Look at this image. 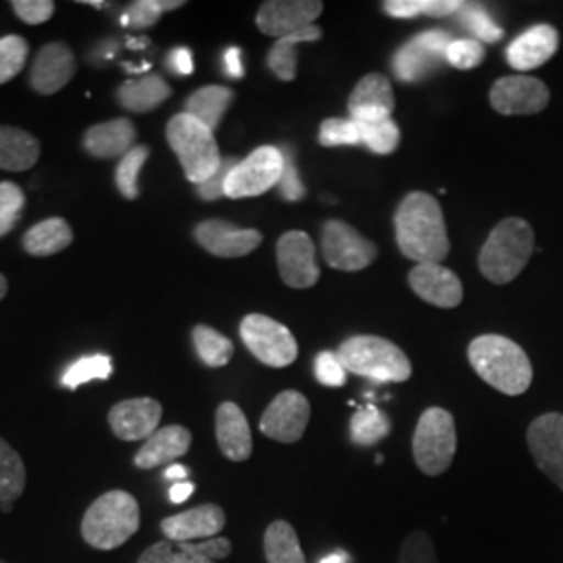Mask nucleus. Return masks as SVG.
Here are the masks:
<instances>
[{"label":"nucleus","instance_id":"nucleus-8","mask_svg":"<svg viewBox=\"0 0 563 563\" xmlns=\"http://www.w3.org/2000/svg\"><path fill=\"white\" fill-rule=\"evenodd\" d=\"M241 339L244 346L269 367H286L299 355L292 332L262 313H251L242 320Z\"/></svg>","mask_w":563,"mask_h":563},{"label":"nucleus","instance_id":"nucleus-46","mask_svg":"<svg viewBox=\"0 0 563 563\" xmlns=\"http://www.w3.org/2000/svg\"><path fill=\"white\" fill-rule=\"evenodd\" d=\"M484 60L483 42L474 38H462V41L451 42L446 51V63L453 65L455 69H474Z\"/></svg>","mask_w":563,"mask_h":563},{"label":"nucleus","instance_id":"nucleus-39","mask_svg":"<svg viewBox=\"0 0 563 563\" xmlns=\"http://www.w3.org/2000/svg\"><path fill=\"white\" fill-rule=\"evenodd\" d=\"M360 125V139L365 148H369L376 155H390L397 151L401 142L399 125L393 120L380 123H357Z\"/></svg>","mask_w":563,"mask_h":563},{"label":"nucleus","instance_id":"nucleus-40","mask_svg":"<svg viewBox=\"0 0 563 563\" xmlns=\"http://www.w3.org/2000/svg\"><path fill=\"white\" fill-rule=\"evenodd\" d=\"M181 4H184L181 0H136L123 11L121 23L141 27V30L153 27L157 21L162 20L165 11L180 9Z\"/></svg>","mask_w":563,"mask_h":563},{"label":"nucleus","instance_id":"nucleus-57","mask_svg":"<svg viewBox=\"0 0 563 563\" xmlns=\"http://www.w3.org/2000/svg\"><path fill=\"white\" fill-rule=\"evenodd\" d=\"M349 562V555L344 551H334L330 555H325L320 560V563H346Z\"/></svg>","mask_w":563,"mask_h":563},{"label":"nucleus","instance_id":"nucleus-34","mask_svg":"<svg viewBox=\"0 0 563 563\" xmlns=\"http://www.w3.org/2000/svg\"><path fill=\"white\" fill-rule=\"evenodd\" d=\"M462 0H388L384 2V11L397 20H411L418 15L428 18H446L462 9Z\"/></svg>","mask_w":563,"mask_h":563},{"label":"nucleus","instance_id":"nucleus-20","mask_svg":"<svg viewBox=\"0 0 563 563\" xmlns=\"http://www.w3.org/2000/svg\"><path fill=\"white\" fill-rule=\"evenodd\" d=\"M409 286L420 299L441 309H453L463 299L462 280L441 263H418L409 272Z\"/></svg>","mask_w":563,"mask_h":563},{"label":"nucleus","instance_id":"nucleus-21","mask_svg":"<svg viewBox=\"0 0 563 563\" xmlns=\"http://www.w3.org/2000/svg\"><path fill=\"white\" fill-rule=\"evenodd\" d=\"M393 109V84L383 74H367L349 97V113L355 123H380L390 120Z\"/></svg>","mask_w":563,"mask_h":563},{"label":"nucleus","instance_id":"nucleus-53","mask_svg":"<svg viewBox=\"0 0 563 563\" xmlns=\"http://www.w3.org/2000/svg\"><path fill=\"white\" fill-rule=\"evenodd\" d=\"M165 67L176 76H190L195 71L192 53L186 46H178V48L169 51V55L165 57Z\"/></svg>","mask_w":563,"mask_h":563},{"label":"nucleus","instance_id":"nucleus-48","mask_svg":"<svg viewBox=\"0 0 563 563\" xmlns=\"http://www.w3.org/2000/svg\"><path fill=\"white\" fill-rule=\"evenodd\" d=\"M282 159H284V167H282L280 181H278V190L284 201H301L305 197V186H302L297 165H295V157L290 153V148H280Z\"/></svg>","mask_w":563,"mask_h":563},{"label":"nucleus","instance_id":"nucleus-58","mask_svg":"<svg viewBox=\"0 0 563 563\" xmlns=\"http://www.w3.org/2000/svg\"><path fill=\"white\" fill-rule=\"evenodd\" d=\"M125 69H128V71H132V74H142V71H148V69H151V63H144L142 67H134V65H125Z\"/></svg>","mask_w":563,"mask_h":563},{"label":"nucleus","instance_id":"nucleus-3","mask_svg":"<svg viewBox=\"0 0 563 563\" xmlns=\"http://www.w3.org/2000/svg\"><path fill=\"white\" fill-rule=\"evenodd\" d=\"M139 528V501L125 490H109L88 507L81 520V537L92 549L113 551L128 543Z\"/></svg>","mask_w":563,"mask_h":563},{"label":"nucleus","instance_id":"nucleus-4","mask_svg":"<svg viewBox=\"0 0 563 563\" xmlns=\"http://www.w3.org/2000/svg\"><path fill=\"white\" fill-rule=\"evenodd\" d=\"M534 253V232L530 223L509 218L493 228L481 251V272L493 284H509L520 276Z\"/></svg>","mask_w":563,"mask_h":563},{"label":"nucleus","instance_id":"nucleus-52","mask_svg":"<svg viewBox=\"0 0 563 563\" xmlns=\"http://www.w3.org/2000/svg\"><path fill=\"white\" fill-rule=\"evenodd\" d=\"M413 41L418 42L423 51L434 55L437 59L446 60V51H449L453 38L443 30H428V32L418 34Z\"/></svg>","mask_w":563,"mask_h":563},{"label":"nucleus","instance_id":"nucleus-47","mask_svg":"<svg viewBox=\"0 0 563 563\" xmlns=\"http://www.w3.org/2000/svg\"><path fill=\"white\" fill-rule=\"evenodd\" d=\"M399 563H439L434 543L428 537V532L416 530L402 541Z\"/></svg>","mask_w":563,"mask_h":563},{"label":"nucleus","instance_id":"nucleus-19","mask_svg":"<svg viewBox=\"0 0 563 563\" xmlns=\"http://www.w3.org/2000/svg\"><path fill=\"white\" fill-rule=\"evenodd\" d=\"M225 514L220 505L205 504L169 516L162 522V532L172 543H197L220 537Z\"/></svg>","mask_w":563,"mask_h":563},{"label":"nucleus","instance_id":"nucleus-61","mask_svg":"<svg viewBox=\"0 0 563 563\" xmlns=\"http://www.w3.org/2000/svg\"><path fill=\"white\" fill-rule=\"evenodd\" d=\"M11 507H13V504H2V511H4V514H9V511H11Z\"/></svg>","mask_w":563,"mask_h":563},{"label":"nucleus","instance_id":"nucleus-44","mask_svg":"<svg viewBox=\"0 0 563 563\" xmlns=\"http://www.w3.org/2000/svg\"><path fill=\"white\" fill-rule=\"evenodd\" d=\"M25 195L15 181H0V236L9 234L20 222Z\"/></svg>","mask_w":563,"mask_h":563},{"label":"nucleus","instance_id":"nucleus-50","mask_svg":"<svg viewBox=\"0 0 563 563\" xmlns=\"http://www.w3.org/2000/svg\"><path fill=\"white\" fill-rule=\"evenodd\" d=\"M11 9L21 21L30 25H41L55 15V2L53 0H15L11 2Z\"/></svg>","mask_w":563,"mask_h":563},{"label":"nucleus","instance_id":"nucleus-10","mask_svg":"<svg viewBox=\"0 0 563 563\" xmlns=\"http://www.w3.org/2000/svg\"><path fill=\"white\" fill-rule=\"evenodd\" d=\"M322 253L330 267L341 272H360L374 263L378 249L353 225L330 220L322 230Z\"/></svg>","mask_w":563,"mask_h":563},{"label":"nucleus","instance_id":"nucleus-26","mask_svg":"<svg viewBox=\"0 0 563 563\" xmlns=\"http://www.w3.org/2000/svg\"><path fill=\"white\" fill-rule=\"evenodd\" d=\"M41 157V142L15 125H0V169L27 172Z\"/></svg>","mask_w":563,"mask_h":563},{"label":"nucleus","instance_id":"nucleus-25","mask_svg":"<svg viewBox=\"0 0 563 563\" xmlns=\"http://www.w3.org/2000/svg\"><path fill=\"white\" fill-rule=\"evenodd\" d=\"M192 443V434L184 426L159 428L151 439H146L134 457L139 470H155L165 463L184 457Z\"/></svg>","mask_w":563,"mask_h":563},{"label":"nucleus","instance_id":"nucleus-13","mask_svg":"<svg viewBox=\"0 0 563 563\" xmlns=\"http://www.w3.org/2000/svg\"><path fill=\"white\" fill-rule=\"evenodd\" d=\"M278 269L284 284L292 288H311L320 280V267L316 262V244L309 234L292 230L282 234L278 241Z\"/></svg>","mask_w":563,"mask_h":563},{"label":"nucleus","instance_id":"nucleus-51","mask_svg":"<svg viewBox=\"0 0 563 563\" xmlns=\"http://www.w3.org/2000/svg\"><path fill=\"white\" fill-rule=\"evenodd\" d=\"M236 163L239 162L234 157H225L222 167L209 180L197 186V192H199L202 201H218V199L225 197V181H228V176L232 174V169L236 167Z\"/></svg>","mask_w":563,"mask_h":563},{"label":"nucleus","instance_id":"nucleus-2","mask_svg":"<svg viewBox=\"0 0 563 563\" xmlns=\"http://www.w3.org/2000/svg\"><path fill=\"white\" fill-rule=\"evenodd\" d=\"M467 360L484 383L509 397L523 395L532 384V363L526 351L499 334H484L470 342Z\"/></svg>","mask_w":563,"mask_h":563},{"label":"nucleus","instance_id":"nucleus-1","mask_svg":"<svg viewBox=\"0 0 563 563\" xmlns=\"http://www.w3.org/2000/svg\"><path fill=\"white\" fill-rule=\"evenodd\" d=\"M399 251L418 263H441L449 255L443 209L428 192H409L395 216Z\"/></svg>","mask_w":563,"mask_h":563},{"label":"nucleus","instance_id":"nucleus-14","mask_svg":"<svg viewBox=\"0 0 563 563\" xmlns=\"http://www.w3.org/2000/svg\"><path fill=\"white\" fill-rule=\"evenodd\" d=\"M528 449L549 481L563 490V413H544L530 423Z\"/></svg>","mask_w":563,"mask_h":563},{"label":"nucleus","instance_id":"nucleus-7","mask_svg":"<svg viewBox=\"0 0 563 563\" xmlns=\"http://www.w3.org/2000/svg\"><path fill=\"white\" fill-rule=\"evenodd\" d=\"M457 451L455 420L443 407L426 409L413 432V460L426 476H441Z\"/></svg>","mask_w":563,"mask_h":563},{"label":"nucleus","instance_id":"nucleus-35","mask_svg":"<svg viewBox=\"0 0 563 563\" xmlns=\"http://www.w3.org/2000/svg\"><path fill=\"white\" fill-rule=\"evenodd\" d=\"M192 342L197 349V355L209 367H223L228 365L234 355V344L225 339L218 330L209 325H195Z\"/></svg>","mask_w":563,"mask_h":563},{"label":"nucleus","instance_id":"nucleus-54","mask_svg":"<svg viewBox=\"0 0 563 563\" xmlns=\"http://www.w3.org/2000/svg\"><path fill=\"white\" fill-rule=\"evenodd\" d=\"M223 69H225L228 78H242V76H244L241 48L232 46V48H228V51H225V55H223Z\"/></svg>","mask_w":563,"mask_h":563},{"label":"nucleus","instance_id":"nucleus-9","mask_svg":"<svg viewBox=\"0 0 563 563\" xmlns=\"http://www.w3.org/2000/svg\"><path fill=\"white\" fill-rule=\"evenodd\" d=\"M282 151L278 146H260L246 159L236 163L225 181V197L249 199L278 186L282 176Z\"/></svg>","mask_w":563,"mask_h":563},{"label":"nucleus","instance_id":"nucleus-32","mask_svg":"<svg viewBox=\"0 0 563 563\" xmlns=\"http://www.w3.org/2000/svg\"><path fill=\"white\" fill-rule=\"evenodd\" d=\"M439 65H441V59H437L434 55L423 51L416 41L407 42L405 46H401L393 59V69H395L397 78L407 84L423 80Z\"/></svg>","mask_w":563,"mask_h":563},{"label":"nucleus","instance_id":"nucleus-45","mask_svg":"<svg viewBox=\"0 0 563 563\" xmlns=\"http://www.w3.org/2000/svg\"><path fill=\"white\" fill-rule=\"evenodd\" d=\"M320 144L322 146H357L362 144L360 139V125L353 120H325L320 125Z\"/></svg>","mask_w":563,"mask_h":563},{"label":"nucleus","instance_id":"nucleus-16","mask_svg":"<svg viewBox=\"0 0 563 563\" xmlns=\"http://www.w3.org/2000/svg\"><path fill=\"white\" fill-rule=\"evenodd\" d=\"M195 239L216 257L236 260L253 253L263 242L262 232L253 228H236L223 220H207L195 228Z\"/></svg>","mask_w":563,"mask_h":563},{"label":"nucleus","instance_id":"nucleus-38","mask_svg":"<svg viewBox=\"0 0 563 563\" xmlns=\"http://www.w3.org/2000/svg\"><path fill=\"white\" fill-rule=\"evenodd\" d=\"M111 374H113V363L107 355H90V357H81L78 362L71 363L65 369L60 383L74 390L81 384L107 380Z\"/></svg>","mask_w":563,"mask_h":563},{"label":"nucleus","instance_id":"nucleus-55","mask_svg":"<svg viewBox=\"0 0 563 563\" xmlns=\"http://www.w3.org/2000/svg\"><path fill=\"white\" fill-rule=\"evenodd\" d=\"M195 493V484L192 483H178L169 488V501L172 504H184L190 499V495Z\"/></svg>","mask_w":563,"mask_h":563},{"label":"nucleus","instance_id":"nucleus-12","mask_svg":"<svg viewBox=\"0 0 563 563\" xmlns=\"http://www.w3.org/2000/svg\"><path fill=\"white\" fill-rule=\"evenodd\" d=\"M322 11L323 4L318 0H269L257 11V27L265 36L280 41L313 25Z\"/></svg>","mask_w":563,"mask_h":563},{"label":"nucleus","instance_id":"nucleus-36","mask_svg":"<svg viewBox=\"0 0 563 563\" xmlns=\"http://www.w3.org/2000/svg\"><path fill=\"white\" fill-rule=\"evenodd\" d=\"M390 434V420L374 405L362 407L351 418V439L360 446L380 443Z\"/></svg>","mask_w":563,"mask_h":563},{"label":"nucleus","instance_id":"nucleus-6","mask_svg":"<svg viewBox=\"0 0 563 563\" xmlns=\"http://www.w3.org/2000/svg\"><path fill=\"white\" fill-rule=\"evenodd\" d=\"M336 355L346 372L374 383H405L411 378L407 355L397 344L380 336L346 339Z\"/></svg>","mask_w":563,"mask_h":563},{"label":"nucleus","instance_id":"nucleus-5","mask_svg":"<svg viewBox=\"0 0 563 563\" xmlns=\"http://www.w3.org/2000/svg\"><path fill=\"white\" fill-rule=\"evenodd\" d=\"M165 136L172 151L176 153L186 178L192 184L199 186L222 167L223 159L216 142V132H211L207 125L190 118L188 113L181 111L174 115L167 123Z\"/></svg>","mask_w":563,"mask_h":563},{"label":"nucleus","instance_id":"nucleus-49","mask_svg":"<svg viewBox=\"0 0 563 563\" xmlns=\"http://www.w3.org/2000/svg\"><path fill=\"white\" fill-rule=\"evenodd\" d=\"M346 369L342 365L341 360L336 353L323 351L316 360V378L318 383L330 388H341L346 383Z\"/></svg>","mask_w":563,"mask_h":563},{"label":"nucleus","instance_id":"nucleus-41","mask_svg":"<svg viewBox=\"0 0 563 563\" xmlns=\"http://www.w3.org/2000/svg\"><path fill=\"white\" fill-rule=\"evenodd\" d=\"M457 13H460V25L474 34V41L495 44L504 38V30L493 21L483 7L463 4Z\"/></svg>","mask_w":563,"mask_h":563},{"label":"nucleus","instance_id":"nucleus-56","mask_svg":"<svg viewBox=\"0 0 563 563\" xmlns=\"http://www.w3.org/2000/svg\"><path fill=\"white\" fill-rule=\"evenodd\" d=\"M163 478H165V481H172L174 484L186 483V478H188V470H186L184 465L174 463V465H169V467L165 470Z\"/></svg>","mask_w":563,"mask_h":563},{"label":"nucleus","instance_id":"nucleus-28","mask_svg":"<svg viewBox=\"0 0 563 563\" xmlns=\"http://www.w3.org/2000/svg\"><path fill=\"white\" fill-rule=\"evenodd\" d=\"M234 102V90L225 86H205L195 90L184 104V113L201 121L211 132H216L222 123L225 111Z\"/></svg>","mask_w":563,"mask_h":563},{"label":"nucleus","instance_id":"nucleus-11","mask_svg":"<svg viewBox=\"0 0 563 563\" xmlns=\"http://www.w3.org/2000/svg\"><path fill=\"white\" fill-rule=\"evenodd\" d=\"M311 418V407L299 390H284L263 411L260 430L267 439L292 444L301 441Z\"/></svg>","mask_w":563,"mask_h":563},{"label":"nucleus","instance_id":"nucleus-23","mask_svg":"<svg viewBox=\"0 0 563 563\" xmlns=\"http://www.w3.org/2000/svg\"><path fill=\"white\" fill-rule=\"evenodd\" d=\"M81 144L95 159H121L136 146V128L125 118L97 123L88 128Z\"/></svg>","mask_w":563,"mask_h":563},{"label":"nucleus","instance_id":"nucleus-37","mask_svg":"<svg viewBox=\"0 0 563 563\" xmlns=\"http://www.w3.org/2000/svg\"><path fill=\"white\" fill-rule=\"evenodd\" d=\"M148 155H151L148 146L136 144L125 157L120 159V165L115 169V184L128 201H136L141 195L139 174H141L142 165L148 159Z\"/></svg>","mask_w":563,"mask_h":563},{"label":"nucleus","instance_id":"nucleus-62","mask_svg":"<svg viewBox=\"0 0 563 563\" xmlns=\"http://www.w3.org/2000/svg\"><path fill=\"white\" fill-rule=\"evenodd\" d=\"M0 563H4V562H0Z\"/></svg>","mask_w":563,"mask_h":563},{"label":"nucleus","instance_id":"nucleus-59","mask_svg":"<svg viewBox=\"0 0 563 563\" xmlns=\"http://www.w3.org/2000/svg\"><path fill=\"white\" fill-rule=\"evenodd\" d=\"M7 292H9V282L0 274V301L7 297Z\"/></svg>","mask_w":563,"mask_h":563},{"label":"nucleus","instance_id":"nucleus-42","mask_svg":"<svg viewBox=\"0 0 563 563\" xmlns=\"http://www.w3.org/2000/svg\"><path fill=\"white\" fill-rule=\"evenodd\" d=\"M30 57V46L21 36H4L0 38V84L13 80L20 76Z\"/></svg>","mask_w":563,"mask_h":563},{"label":"nucleus","instance_id":"nucleus-15","mask_svg":"<svg viewBox=\"0 0 563 563\" xmlns=\"http://www.w3.org/2000/svg\"><path fill=\"white\" fill-rule=\"evenodd\" d=\"M490 104L501 115H534L549 104V88L528 76H507L490 88Z\"/></svg>","mask_w":563,"mask_h":563},{"label":"nucleus","instance_id":"nucleus-60","mask_svg":"<svg viewBox=\"0 0 563 563\" xmlns=\"http://www.w3.org/2000/svg\"><path fill=\"white\" fill-rule=\"evenodd\" d=\"M84 4H90V7H97V9H101V7H104L107 2H101V0H84Z\"/></svg>","mask_w":563,"mask_h":563},{"label":"nucleus","instance_id":"nucleus-33","mask_svg":"<svg viewBox=\"0 0 563 563\" xmlns=\"http://www.w3.org/2000/svg\"><path fill=\"white\" fill-rule=\"evenodd\" d=\"M25 488V465L18 451L0 439V504H13Z\"/></svg>","mask_w":563,"mask_h":563},{"label":"nucleus","instance_id":"nucleus-24","mask_svg":"<svg viewBox=\"0 0 563 563\" xmlns=\"http://www.w3.org/2000/svg\"><path fill=\"white\" fill-rule=\"evenodd\" d=\"M216 437L222 449L223 455L230 462H246L253 453V437L246 422V416L242 413L236 402L225 401L218 407L216 413Z\"/></svg>","mask_w":563,"mask_h":563},{"label":"nucleus","instance_id":"nucleus-27","mask_svg":"<svg viewBox=\"0 0 563 563\" xmlns=\"http://www.w3.org/2000/svg\"><path fill=\"white\" fill-rule=\"evenodd\" d=\"M172 97V86L157 74H148L136 80H125L118 90V102L125 111L148 113Z\"/></svg>","mask_w":563,"mask_h":563},{"label":"nucleus","instance_id":"nucleus-43","mask_svg":"<svg viewBox=\"0 0 563 563\" xmlns=\"http://www.w3.org/2000/svg\"><path fill=\"white\" fill-rule=\"evenodd\" d=\"M139 563H218L211 560H205L201 555L192 553L184 543H172V541H162V543L151 544L141 555Z\"/></svg>","mask_w":563,"mask_h":563},{"label":"nucleus","instance_id":"nucleus-22","mask_svg":"<svg viewBox=\"0 0 563 563\" xmlns=\"http://www.w3.org/2000/svg\"><path fill=\"white\" fill-rule=\"evenodd\" d=\"M560 48V34L553 25L528 27L505 51V59L516 71H532L551 59Z\"/></svg>","mask_w":563,"mask_h":563},{"label":"nucleus","instance_id":"nucleus-17","mask_svg":"<svg viewBox=\"0 0 563 563\" xmlns=\"http://www.w3.org/2000/svg\"><path fill=\"white\" fill-rule=\"evenodd\" d=\"M162 416V402L151 397L128 399L109 411V426L120 441H146L159 430Z\"/></svg>","mask_w":563,"mask_h":563},{"label":"nucleus","instance_id":"nucleus-31","mask_svg":"<svg viewBox=\"0 0 563 563\" xmlns=\"http://www.w3.org/2000/svg\"><path fill=\"white\" fill-rule=\"evenodd\" d=\"M263 549L267 563H305L297 530L284 520L269 523L263 537Z\"/></svg>","mask_w":563,"mask_h":563},{"label":"nucleus","instance_id":"nucleus-18","mask_svg":"<svg viewBox=\"0 0 563 563\" xmlns=\"http://www.w3.org/2000/svg\"><path fill=\"white\" fill-rule=\"evenodd\" d=\"M76 55L65 42H48L32 63L30 86L38 95H57L76 76Z\"/></svg>","mask_w":563,"mask_h":563},{"label":"nucleus","instance_id":"nucleus-30","mask_svg":"<svg viewBox=\"0 0 563 563\" xmlns=\"http://www.w3.org/2000/svg\"><path fill=\"white\" fill-rule=\"evenodd\" d=\"M322 38V30L318 25H309L299 34L280 38L272 46L267 55V67L280 78L282 81H292L297 78V65L299 57L295 53V46L301 42H316Z\"/></svg>","mask_w":563,"mask_h":563},{"label":"nucleus","instance_id":"nucleus-29","mask_svg":"<svg viewBox=\"0 0 563 563\" xmlns=\"http://www.w3.org/2000/svg\"><path fill=\"white\" fill-rule=\"evenodd\" d=\"M74 242V232L69 223L60 218H51L32 225L23 234V249L32 257H51L65 251Z\"/></svg>","mask_w":563,"mask_h":563}]
</instances>
